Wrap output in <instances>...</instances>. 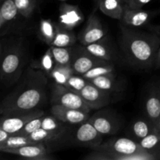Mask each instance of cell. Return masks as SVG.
<instances>
[{
	"mask_svg": "<svg viewBox=\"0 0 160 160\" xmlns=\"http://www.w3.org/2000/svg\"><path fill=\"white\" fill-rule=\"evenodd\" d=\"M51 112L52 115L61 122L69 124H81L87 121L90 117L88 112L56 104H52Z\"/></svg>",
	"mask_w": 160,
	"mask_h": 160,
	"instance_id": "4fadbf2b",
	"label": "cell"
},
{
	"mask_svg": "<svg viewBox=\"0 0 160 160\" xmlns=\"http://www.w3.org/2000/svg\"><path fill=\"white\" fill-rule=\"evenodd\" d=\"M45 80L40 73L26 80L0 103L2 116L16 115L38 109L46 98Z\"/></svg>",
	"mask_w": 160,
	"mask_h": 160,
	"instance_id": "7a4b0ae2",
	"label": "cell"
},
{
	"mask_svg": "<svg viewBox=\"0 0 160 160\" xmlns=\"http://www.w3.org/2000/svg\"><path fill=\"white\" fill-rule=\"evenodd\" d=\"M148 29L151 32L155 33L160 37V25H150Z\"/></svg>",
	"mask_w": 160,
	"mask_h": 160,
	"instance_id": "d590c367",
	"label": "cell"
},
{
	"mask_svg": "<svg viewBox=\"0 0 160 160\" xmlns=\"http://www.w3.org/2000/svg\"><path fill=\"white\" fill-rule=\"evenodd\" d=\"M34 143L35 142H33L28 136L20 135L17 134H10L6 141L0 144V152H4L6 150L13 149V148H20L23 145Z\"/></svg>",
	"mask_w": 160,
	"mask_h": 160,
	"instance_id": "7402d4cb",
	"label": "cell"
},
{
	"mask_svg": "<svg viewBox=\"0 0 160 160\" xmlns=\"http://www.w3.org/2000/svg\"><path fill=\"white\" fill-rule=\"evenodd\" d=\"M154 130H156L152 125V123L147 118L138 119L136 120L132 123L131 128V131L133 136L138 139V142L142 138L146 137L147 135L152 132Z\"/></svg>",
	"mask_w": 160,
	"mask_h": 160,
	"instance_id": "44dd1931",
	"label": "cell"
},
{
	"mask_svg": "<svg viewBox=\"0 0 160 160\" xmlns=\"http://www.w3.org/2000/svg\"><path fill=\"white\" fill-rule=\"evenodd\" d=\"M59 1H62V2H64V1H67V0H59Z\"/></svg>",
	"mask_w": 160,
	"mask_h": 160,
	"instance_id": "7bdbcfd3",
	"label": "cell"
},
{
	"mask_svg": "<svg viewBox=\"0 0 160 160\" xmlns=\"http://www.w3.org/2000/svg\"><path fill=\"white\" fill-rule=\"evenodd\" d=\"M43 115L44 111L37 109L23 113L2 116L0 118V129L9 134H17L30 120Z\"/></svg>",
	"mask_w": 160,
	"mask_h": 160,
	"instance_id": "8992f818",
	"label": "cell"
},
{
	"mask_svg": "<svg viewBox=\"0 0 160 160\" xmlns=\"http://www.w3.org/2000/svg\"><path fill=\"white\" fill-rule=\"evenodd\" d=\"M106 38V31L101 21L95 14L92 13L88 20L84 31L80 34L79 40L83 45L101 42Z\"/></svg>",
	"mask_w": 160,
	"mask_h": 160,
	"instance_id": "8fae6325",
	"label": "cell"
},
{
	"mask_svg": "<svg viewBox=\"0 0 160 160\" xmlns=\"http://www.w3.org/2000/svg\"><path fill=\"white\" fill-rule=\"evenodd\" d=\"M106 62L109 61L96 58L88 52L84 47H78L74 51H72V59L70 64L75 74L82 76L95 66Z\"/></svg>",
	"mask_w": 160,
	"mask_h": 160,
	"instance_id": "52a82bcc",
	"label": "cell"
},
{
	"mask_svg": "<svg viewBox=\"0 0 160 160\" xmlns=\"http://www.w3.org/2000/svg\"><path fill=\"white\" fill-rule=\"evenodd\" d=\"M55 62L60 65H70L72 59V49L70 47L50 46Z\"/></svg>",
	"mask_w": 160,
	"mask_h": 160,
	"instance_id": "484cf974",
	"label": "cell"
},
{
	"mask_svg": "<svg viewBox=\"0 0 160 160\" xmlns=\"http://www.w3.org/2000/svg\"><path fill=\"white\" fill-rule=\"evenodd\" d=\"M114 70H115L114 66L110 62H104V63L95 66V67L88 70L87 73L83 74L82 77L85 78L87 81H89V80L102 76V75L113 73Z\"/></svg>",
	"mask_w": 160,
	"mask_h": 160,
	"instance_id": "4316f807",
	"label": "cell"
},
{
	"mask_svg": "<svg viewBox=\"0 0 160 160\" xmlns=\"http://www.w3.org/2000/svg\"><path fill=\"white\" fill-rule=\"evenodd\" d=\"M88 121L102 135H112L120 130V123L118 119L109 112H97L89 117Z\"/></svg>",
	"mask_w": 160,
	"mask_h": 160,
	"instance_id": "7c38bea8",
	"label": "cell"
},
{
	"mask_svg": "<svg viewBox=\"0 0 160 160\" xmlns=\"http://www.w3.org/2000/svg\"><path fill=\"white\" fill-rule=\"evenodd\" d=\"M144 105L145 117L158 130L160 117V83L153 84L150 88Z\"/></svg>",
	"mask_w": 160,
	"mask_h": 160,
	"instance_id": "30bf717a",
	"label": "cell"
},
{
	"mask_svg": "<svg viewBox=\"0 0 160 160\" xmlns=\"http://www.w3.org/2000/svg\"><path fill=\"white\" fill-rule=\"evenodd\" d=\"M73 74H75L74 71L72 69L71 64L70 65H60L56 64L52 70L50 75L55 80L57 84L65 85L69 78Z\"/></svg>",
	"mask_w": 160,
	"mask_h": 160,
	"instance_id": "603a6c76",
	"label": "cell"
},
{
	"mask_svg": "<svg viewBox=\"0 0 160 160\" xmlns=\"http://www.w3.org/2000/svg\"><path fill=\"white\" fill-rule=\"evenodd\" d=\"M56 25L51 20H42L40 22V34L45 43L51 45L56 35Z\"/></svg>",
	"mask_w": 160,
	"mask_h": 160,
	"instance_id": "f1b7e54d",
	"label": "cell"
},
{
	"mask_svg": "<svg viewBox=\"0 0 160 160\" xmlns=\"http://www.w3.org/2000/svg\"><path fill=\"white\" fill-rule=\"evenodd\" d=\"M36 1H37V0H36Z\"/></svg>",
	"mask_w": 160,
	"mask_h": 160,
	"instance_id": "ee69618b",
	"label": "cell"
},
{
	"mask_svg": "<svg viewBox=\"0 0 160 160\" xmlns=\"http://www.w3.org/2000/svg\"><path fill=\"white\" fill-rule=\"evenodd\" d=\"M120 45L124 57L131 65L141 69L154 67L160 47V37L155 33L137 31L125 25L121 27Z\"/></svg>",
	"mask_w": 160,
	"mask_h": 160,
	"instance_id": "6da1fadb",
	"label": "cell"
},
{
	"mask_svg": "<svg viewBox=\"0 0 160 160\" xmlns=\"http://www.w3.org/2000/svg\"><path fill=\"white\" fill-rule=\"evenodd\" d=\"M88 81L92 83L98 88L110 94L112 92H117L119 88V84L113 73L102 75V76L93 78Z\"/></svg>",
	"mask_w": 160,
	"mask_h": 160,
	"instance_id": "ffe728a7",
	"label": "cell"
},
{
	"mask_svg": "<svg viewBox=\"0 0 160 160\" xmlns=\"http://www.w3.org/2000/svg\"><path fill=\"white\" fill-rule=\"evenodd\" d=\"M43 117L44 115L42 116V117H38L32 119L28 123H27L26 125L18 133H17V134H20V135L28 136L31 133L34 132L35 131L38 130L39 128H42V120H43Z\"/></svg>",
	"mask_w": 160,
	"mask_h": 160,
	"instance_id": "d6a6232c",
	"label": "cell"
},
{
	"mask_svg": "<svg viewBox=\"0 0 160 160\" xmlns=\"http://www.w3.org/2000/svg\"><path fill=\"white\" fill-rule=\"evenodd\" d=\"M120 1L122 2V3H123H123H125V5H126L127 3H128V2L130 1V0H120Z\"/></svg>",
	"mask_w": 160,
	"mask_h": 160,
	"instance_id": "ab89813d",
	"label": "cell"
},
{
	"mask_svg": "<svg viewBox=\"0 0 160 160\" xmlns=\"http://www.w3.org/2000/svg\"><path fill=\"white\" fill-rule=\"evenodd\" d=\"M143 149L153 154V152L160 150V132L158 130H154L148 135L138 142Z\"/></svg>",
	"mask_w": 160,
	"mask_h": 160,
	"instance_id": "cb8c5ba5",
	"label": "cell"
},
{
	"mask_svg": "<svg viewBox=\"0 0 160 160\" xmlns=\"http://www.w3.org/2000/svg\"><path fill=\"white\" fill-rule=\"evenodd\" d=\"M4 21H3V20H2V19L1 18V17H0V28H1V27L2 26V25L3 24H4Z\"/></svg>",
	"mask_w": 160,
	"mask_h": 160,
	"instance_id": "f35d334b",
	"label": "cell"
},
{
	"mask_svg": "<svg viewBox=\"0 0 160 160\" xmlns=\"http://www.w3.org/2000/svg\"><path fill=\"white\" fill-rule=\"evenodd\" d=\"M84 47L88 52H90L96 58L102 59V60L110 62L114 58V53L112 48L103 41L84 45Z\"/></svg>",
	"mask_w": 160,
	"mask_h": 160,
	"instance_id": "ac0fdd59",
	"label": "cell"
},
{
	"mask_svg": "<svg viewBox=\"0 0 160 160\" xmlns=\"http://www.w3.org/2000/svg\"><path fill=\"white\" fill-rule=\"evenodd\" d=\"M23 54L20 45L9 48L0 62V80L5 83L17 81L21 71Z\"/></svg>",
	"mask_w": 160,
	"mask_h": 160,
	"instance_id": "277c9868",
	"label": "cell"
},
{
	"mask_svg": "<svg viewBox=\"0 0 160 160\" xmlns=\"http://www.w3.org/2000/svg\"><path fill=\"white\" fill-rule=\"evenodd\" d=\"M36 0H14L18 12L24 17H30L36 6Z\"/></svg>",
	"mask_w": 160,
	"mask_h": 160,
	"instance_id": "4dcf8cb0",
	"label": "cell"
},
{
	"mask_svg": "<svg viewBox=\"0 0 160 160\" xmlns=\"http://www.w3.org/2000/svg\"><path fill=\"white\" fill-rule=\"evenodd\" d=\"M87 80L83 78L81 75L73 74L69 78L68 81H67L64 86L73 91V92L79 94V92L84 88V86L87 84Z\"/></svg>",
	"mask_w": 160,
	"mask_h": 160,
	"instance_id": "1f68e13d",
	"label": "cell"
},
{
	"mask_svg": "<svg viewBox=\"0 0 160 160\" xmlns=\"http://www.w3.org/2000/svg\"><path fill=\"white\" fill-rule=\"evenodd\" d=\"M98 7L101 12L107 17L121 20L124 6L120 0H98Z\"/></svg>",
	"mask_w": 160,
	"mask_h": 160,
	"instance_id": "e0dca14e",
	"label": "cell"
},
{
	"mask_svg": "<svg viewBox=\"0 0 160 160\" xmlns=\"http://www.w3.org/2000/svg\"><path fill=\"white\" fill-rule=\"evenodd\" d=\"M154 67L156 68H160V47L157 52V54H156V59H155Z\"/></svg>",
	"mask_w": 160,
	"mask_h": 160,
	"instance_id": "74e56055",
	"label": "cell"
},
{
	"mask_svg": "<svg viewBox=\"0 0 160 160\" xmlns=\"http://www.w3.org/2000/svg\"><path fill=\"white\" fill-rule=\"evenodd\" d=\"M152 1V0H130L125 6L131 9H142L144 6Z\"/></svg>",
	"mask_w": 160,
	"mask_h": 160,
	"instance_id": "e575fe53",
	"label": "cell"
},
{
	"mask_svg": "<svg viewBox=\"0 0 160 160\" xmlns=\"http://www.w3.org/2000/svg\"><path fill=\"white\" fill-rule=\"evenodd\" d=\"M154 154L145 151L138 142L127 138L102 142L84 159L87 160H152Z\"/></svg>",
	"mask_w": 160,
	"mask_h": 160,
	"instance_id": "3957f363",
	"label": "cell"
},
{
	"mask_svg": "<svg viewBox=\"0 0 160 160\" xmlns=\"http://www.w3.org/2000/svg\"><path fill=\"white\" fill-rule=\"evenodd\" d=\"M51 102L52 104L60 105L70 109H78L85 112H90L91 109L84 102L82 97L64 85L56 83L52 88Z\"/></svg>",
	"mask_w": 160,
	"mask_h": 160,
	"instance_id": "5b68a950",
	"label": "cell"
},
{
	"mask_svg": "<svg viewBox=\"0 0 160 160\" xmlns=\"http://www.w3.org/2000/svg\"><path fill=\"white\" fill-rule=\"evenodd\" d=\"M63 134H60V133L47 131V130H45L41 128L38 130L34 131V132L29 134L28 137L33 142H35V143H38V142L45 143V142H56L58 139L60 138Z\"/></svg>",
	"mask_w": 160,
	"mask_h": 160,
	"instance_id": "d4e9b609",
	"label": "cell"
},
{
	"mask_svg": "<svg viewBox=\"0 0 160 160\" xmlns=\"http://www.w3.org/2000/svg\"><path fill=\"white\" fill-rule=\"evenodd\" d=\"M102 134H100L95 127L87 120L81 123L79 128L75 131L73 134V142L80 145L91 147L94 149L102 142Z\"/></svg>",
	"mask_w": 160,
	"mask_h": 160,
	"instance_id": "9c48e42d",
	"label": "cell"
},
{
	"mask_svg": "<svg viewBox=\"0 0 160 160\" xmlns=\"http://www.w3.org/2000/svg\"><path fill=\"white\" fill-rule=\"evenodd\" d=\"M158 130L160 132V117H159V124H158Z\"/></svg>",
	"mask_w": 160,
	"mask_h": 160,
	"instance_id": "60d3db41",
	"label": "cell"
},
{
	"mask_svg": "<svg viewBox=\"0 0 160 160\" xmlns=\"http://www.w3.org/2000/svg\"><path fill=\"white\" fill-rule=\"evenodd\" d=\"M76 42V36L71 30L56 25V35L50 45L56 47H70Z\"/></svg>",
	"mask_w": 160,
	"mask_h": 160,
	"instance_id": "d6986e66",
	"label": "cell"
},
{
	"mask_svg": "<svg viewBox=\"0 0 160 160\" xmlns=\"http://www.w3.org/2000/svg\"><path fill=\"white\" fill-rule=\"evenodd\" d=\"M151 15L149 12L142 9H131L124 6L121 21L124 25L131 28L144 26L149 21Z\"/></svg>",
	"mask_w": 160,
	"mask_h": 160,
	"instance_id": "2e32d148",
	"label": "cell"
},
{
	"mask_svg": "<svg viewBox=\"0 0 160 160\" xmlns=\"http://www.w3.org/2000/svg\"><path fill=\"white\" fill-rule=\"evenodd\" d=\"M79 95L91 110L101 109L109 105L111 102L110 93L98 88L89 81L79 92Z\"/></svg>",
	"mask_w": 160,
	"mask_h": 160,
	"instance_id": "ba28073f",
	"label": "cell"
},
{
	"mask_svg": "<svg viewBox=\"0 0 160 160\" xmlns=\"http://www.w3.org/2000/svg\"><path fill=\"white\" fill-rule=\"evenodd\" d=\"M84 20L81 9L77 6L62 3L59 6V26L68 30H73Z\"/></svg>",
	"mask_w": 160,
	"mask_h": 160,
	"instance_id": "9a60e30c",
	"label": "cell"
},
{
	"mask_svg": "<svg viewBox=\"0 0 160 160\" xmlns=\"http://www.w3.org/2000/svg\"><path fill=\"white\" fill-rule=\"evenodd\" d=\"M60 120H58L54 116H47L44 117L42 123V128L47 131H53V132L64 134L66 131L65 126L62 125Z\"/></svg>",
	"mask_w": 160,
	"mask_h": 160,
	"instance_id": "f546056e",
	"label": "cell"
},
{
	"mask_svg": "<svg viewBox=\"0 0 160 160\" xmlns=\"http://www.w3.org/2000/svg\"><path fill=\"white\" fill-rule=\"evenodd\" d=\"M9 135H10V134H8L7 132H6V131L0 129V144L2 143L4 141H6V138H7Z\"/></svg>",
	"mask_w": 160,
	"mask_h": 160,
	"instance_id": "8d00e7d4",
	"label": "cell"
},
{
	"mask_svg": "<svg viewBox=\"0 0 160 160\" xmlns=\"http://www.w3.org/2000/svg\"><path fill=\"white\" fill-rule=\"evenodd\" d=\"M18 13L14 0H4L0 6V17L4 23L14 20Z\"/></svg>",
	"mask_w": 160,
	"mask_h": 160,
	"instance_id": "83f0119b",
	"label": "cell"
},
{
	"mask_svg": "<svg viewBox=\"0 0 160 160\" xmlns=\"http://www.w3.org/2000/svg\"><path fill=\"white\" fill-rule=\"evenodd\" d=\"M55 65H56V62H55L54 58L52 56L51 48H49L42 56L40 62V66L44 71L48 73H51Z\"/></svg>",
	"mask_w": 160,
	"mask_h": 160,
	"instance_id": "836d02e7",
	"label": "cell"
},
{
	"mask_svg": "<svg viewBox=\"0 0 160 160\" xmlns=\"http://www.w3.org/2000/svg\"><path fill=\"white\" fill-rule=\"evenodd\" d=\"M1 56H2V46L1 45H0V58H1Z\"/></svg>",
	"mask_w": 160,
	"mask_h": 160,
	"instance_id": "b9f144b4",
	"label": "cell"
},
{
	"mask_svg": "<svg viewBox=\"0 0 160 160\" xmlns=\"http://www.w3.org/2000/svg\"><path fill=\"white\" fill-rule=\"evenodd\" d=\"M4 152L17 155L25 159L32 160H51L54 158L50 156L42 142L29 144L17 148L6 150Z\"/></svg>",
	"mask_w": 160,
	"mask_h": 160,
	"instance_id": "5bb4252c",
	"label": "cell"
}]
</instances>
